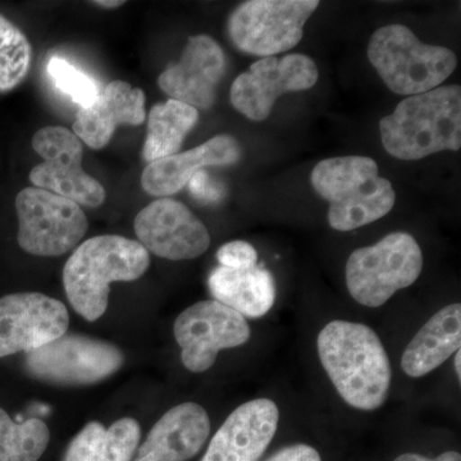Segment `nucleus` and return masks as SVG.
Returning a JSON list of instances; mask_svg holds the SVG:
<instances>
[{"instance_id":"nucleus-1","label":"nucleus","mask_w":461,"mask_h":461,"mask_svg":"<svg viewBox=\"0 0 461 461\" xmlns=\"http://www.w3.org/2000/svg\"><path fill=\"white\" fill-rule=\"evenodd\" d=\"M317 348L321 366L348 405L364 411L384 405L393 369L381 339L371 327L330 321L318 335Z\"/></svg>"},{"instance_id":"nucleus-2","label":"nucleus","mask_w":461,"mask_h":461,"mask_svg":"<svg viewBox=\"0 0 461 461\" xmlns=\"http://www.w3.org/2000/svg\"><path fill=\"white\" fill-rule=\"evenodd\" d=\"M149 266V251L135 240L118 235L86 240L63 268L67 299L85 320L98 321L107 312L111 284L139 280Z\"/></svg>"},{"instance_id":"nucleus-3","label":"nucleus","mask_w":461,"mask_h":461,"mask_svg":"<svg viewBox=\"0 0 461 461\" xmlns=\"http://www.w3.org/2000/svg\"><path fill=\"white\" fill-rule=\"evenodd\" d=\"M382 145L390 156L420 160L461 147V89L459 85L409 96L393 114L379 122Z\"/></svg>"},{"instance_id":"nucleus-4","label":"nucleus","mask_w":461,"mask_h":461,"mask_svg":"<svg viewBox=\"0 0 461 461\" xmlns=\"http://www.w3.org/2000/svg\"><path fill=\"white\" fill-rule=\"evenodd\" d=\"M313 189L330 204L333 230L348 232L381 220L396 202L393 184L381 177L375 159L350 156L330 158L314 167Z\"/></svg>"},{"instance_id":"nucleus-5","label":"nucleus","mask_w":461,"mask_h":461,"mask_svg":"<svg viewBox=\"0 0 461 461\" xmlns=\"http://www.w3.org/2000/svg\"><path fill=\"white\" fill-rule=\"evenodd\" d=\"M368 59L388 89L408 96L439 87L457 65L453 50L424 44L402 25L384 26L373 33Z\"/></svg>"},{"instance_id":"nucleus-6","label":"nucleus","mask_w":461,"mask_h":461,"mask_svg":"<svg viewBox=\"0 0 461 461\" xmlns=\"http://www.w3.org/2000/svg\"><path fill=\"white\" fill-rule=\"evenodd\" d=\"M423 269L417 240L393 232L373 247L354 250L346 263V285L355 302L368 308L386 304L397 291L411 286Z\"/></svg>"},{"instance_id":"nucleus-7","label":"nucleus","mask_w":461,"mask_h":461,"mask_svg":"<svg viewBox=\"0 0 461 461\" xmlns=\"http://www.w3.org/2000/svg\"><path fill=\"white\" fill-rule=\"evenodd\" d=\"M317 0H249L230 14V41L244 53L273 57L299 44Z\"/></svg>"},{"instance_id":"nucleus-8","label":"nucleus","mask_w":461,"mask_h":461,"mask_svg":"<svg viewBox=\"0 0 461 461\" xmlns=\"http://www.w3.org/2000/svg\"><path fill=\"white\" fill-rule=\"evenodd\" d=\"M16 212L18 245L32 256H63L84 239L89 229L81 205L38 187L18 193Z\"/></svg>"},{"instance_id":"nucleus-9","label":"nucleus","mask_w":461,"mask_h":461,"mask_svg":"<svg viewBox=\"0 0 461 461\" xmlns=\"http://www.w3.org/2000/svg\"><path fill=\"white\" fill-rule=\"evenodd\" d=\"M122 351L111 342L84 335H63L26 353L32 377L60 386L98 384L120 371Z\"/></svg>"},{"instance_id":"nucleus-10","label":"nucleus","mask_w":461,"mask_h":461,"mask_svg":"<svg viewBox=\"0 0 461 461\" xmlns=\"http://www.w3.org/2000/svg\"><path fill=\"white\" fill-rule=\"evenodd\" d=\"M32 148L42 158L30 172L33 187L89 208H99L105 202L103 185L83 168V142L74 131L62 126L44 127L33 135Z\"/></svg>"},{"instance_id":"nucleus-11","label":"nucleus","mask_w":461,"mask_h":461,"mask_svg":"<svg viewBox=\"0 0 461 461\" xmlns=\"http://www.w3.org/2000/svg\"><path fill=\"white\" fill-rule=\"evenodd\" d=\"M173 332L181 348L182 363L194 373L208 371L220 351L247 344L251 335L245 317L215 300L185 309Z\"/></svg>"},{"instance_id":"nucleus-12","label":"nucleus","mask_w":461,"mask_h":461,"mask_svg":"<svg viewBox=\"0 0 461 461\" xmlns=\"http://www.w3.org/2000/svg\"><path fill=\"white\" fill-rule=\"evenodd\" d=\"M318 77L317 65L305 54L263 58L233 81L230 103L249 120L262 122L282 94L312 89Z\"/></svg>"},{"instance_id":"nucleus-13","label":"nucleus","mask_w":461,"mask_h":461,"mask_svg":"<svg viewBox=\"0 0 461 461\" xmlns=\"http://www.w3.org/2000/svg\"><path fill=\"white\" fill-rule=\"evenodd\" d=\"M69 314L59 300L41 293L0 297V357L29 353L68 330Z\"/></svg>"},{"instance_id":"nucleus-14","label":"nucleus","mask_w":461,"mask_h":461,"mask_svg":"<svg viewBox=\"0 0 461 461\" xmlns=\"http://www.w3.org/2000/svg\"><path fill=\"white\" fill-rule=\"evenodd\" d=\"M135 232L148 251L176 262L195 259L211 245L204 223L175 199H158L145 206L136 215Z\"/></svg>"},{"instance_id":"nucleus-15","label":"nucleus","mask_w":461,"mask_h":461,"mask_svg":"<svg viewBox=\"0 0 461 461\" xmlns=\"http://www.w3.org/2000/svg\"><path fill=\"white\" fill-rule=\"evenodd\" d=\"M226 69L222 48L208 35L189 39L180 60L158 78V85L171 99L195 109H209L215 102L217 85Z\"/></svg>"},{"instance_id":"nucleus-16","label":"nucleus","mask_w":461,"mask_h":461,"mask_svg":"<svg viewBox=\"0 0 461 461\" xmlns=\"http://www.w3.org/2000/svg\"><path fill=\"white\" fill-rule=\"evenodd\" d=\"M280 411L269 399L251 400L230 412L202 461H258L271 445Z\"/></svg>"},{"instance_id":"nucleus-17","label":"nucleus","mask_w":461,"mask_h":461,"mask_svg":"<svg viewBox=\"0 0 461 461\" xmlns=\"http://www.w3.org/2000/svg\"><path fill=\"white\" fill-rule=\"evenodd\" d=\"M145 93L126 81H112L87 107L76 113L74 133L91 149H103L121 124L139 126L147 120Z\"/></svg>"},{"instance_id":"nucleus-18","label":"nucleus","mask_w":461,"mask_h":461,"mask_svg":"<svg viewBox=\"0 0 461 461\" xmlns=\"http://www.w3.org/2000/svg\"><path fill=\"white\" fill-rule=\"evenodd\" d=\"M240 157L241 148L233 136H214L200 147L149 163L141 175V186L149 195L167 198L180 193L205 167L230 166Z\"/></svg>"},{"instance_id":"nucleus-19","label":"nucleus","mask_w":461,"mask_h":461,"mask_svg":"<svg viewBox=\"0 0 461 461\" xmlns=\"http://www.w3.org/2000/svg\"><path fill=\"white\" fill-rule=\"evenodd\" d=\"M211 433L208 412L185 402L166 412L139 448L135 461H187L202 450Z\"/></svg>"},{"instance_id":"nucleus-20","label":"nucleus","mask_w":461,"mask_h":461,"mask_svg":"<svg viewBox=\"0 0 461 461\" xmlns=\"http://www.w3.org/2000/svg\"><path fill=\"white\" fill-rule=\"evenodd\" d=\"M460 345L461 305L450 304L437 312L406 346L402 371L411 378L424 377L459 351Z\"/></svg>"},{"instance_id":"nucleus-21","label":"nucleus","mask_w":461,"mask_h":461,"mask_svg":"<svg viewBox=\"0 0 461 461\" xmlns=\"http://www.w3.org/2000/svg\"><path fill=\"white\" fill-rule=\"evenodd\" d=\"M208 286L215 302L242 317H263L275 304V280L271 272L260 266L250 269L217 267L209 276Z\"/></svg>"},{"instance_id":"nucleus-22","label":"nucleus","mask_w":461,"mask_h":461,"mask_svg":"<svg viewBox=\"0 0 461 461\" xmlns=\"http://www.w3.org/2000/svg\"><path fill=\"white\" fill-rule=\"evenodd\" d=\"M140 437V424L132 418L114 421L109 429L90 421L67 447L65 461H131Z\"/></svg>"},{"instance_id":"nucleus-23","label":"nucleus","mask_w":461,"mask_h":461,"mask_svg":"<svg viewBox=\"0 0 461 461\" xmlns=\"http://www.w3.org/2000/svg\"><path fill=\"white\" fill-rule=\"evenodd\" d=\"M199 121L198 109L168 99L149 112L148 132L142 157L148 163L177 154L187 133Z\"/></svg>"},{"instance_id":"nucleus-24","label":"nucleus","mask_w":461,"mask_h":461,"mask_svg":"<svg viewBox=\"0 0 461 461\" xmlns=\"http://www.w3.org/2000/svg\"><path fill=\"white\" fill-rule=\"evenodd\" d=\"M50 441L44 421L30 418L17 423L0 408V461H38Z\"/></svg>"},{"instance_id":"nucleus-25","label":"nucleus","mask_w":461,"mask_h":461,"mask_svg":"<svg viewBox=\"0 0 461 461\" xmlns=\"http://www.w3.org/2000/svg\"><path fill=\"white\" fill-rule=\"evenodd\" d=\"M32 58V44L25 33L0 14V93L14 90L25 80Z\"/></svg>"},{"instance_id":"nucleus-26","label":"nucleus","mask_w":461,"mask_h":461,"mask_svg":"<svg viewBox=\"0 0 461 461\" xmlns=\"http://www.w3.org/2000/svg\"><path fill=\"white\" fill-rule=\"evenodd\" d=\"M51 83L60 93L74 100L80 108L87 107L98 96V83L89 75L60 57H51L47 65Z\"/></svg>"},{"instance_id":"nucleus-27","label":"nucleus","mask_w":461,"mask_h":461,"mask_svg":"<svg viewBox=\"0 0 461 461\" xmlns=\"http://www.w3.org/2000/svg\"><path fill=\"white\" fill-rule=\"evenodd\" d=\"M217 259L221 267L230 269H250L258 266V253L247 241H230L218 250Z\"/></svg>"},{"instance_id":"nucleus-28","label":"nucleus","mask_w":461,"mask_h":461,"mask_svg":"<svg viewBox=\"0 0 461 461\" xmlns=\"http://www.w3.org/2000/svg\"><path fill=\"white\" fill-rule=\"evenodd\" d=\"M194 198L204 203H217L226 195L222 182L214 180L208 172L200 171L187 184Z\"/></svg>"},{"instance_id":"nucleus-29","label":"nucleus","mask_w":461,"mask_h":461,"mask_svg":"<svg viewBox=\"0 0 461 461\" xmlns=\"http://www.w3.org/2000/svg\"><path fill=\"white\" fill-rule=\"evenodd\" d=\"M266 461H321V457L313 446L296 444L281 448Z\"/></svg>"},{"instance_id":"nucleus-30","label":"nucleus","mask_w":461,"mask_h":461,"mask_svg":"<svg viewBox=\"0 0 461 461\" xmlns=\"http://www.w3.org/2000/svg\"><path fill=\"white\" fill-rule=\"evenodd\" d=\"M393 461H461V455L456 451H446L435 459H430V457L423 456V455L408 453L400 455Z\"/></svg>"},{"instance_id":"nucleus-31","label":"nucleus","mask_w":461,"mask_h":461,"mask_svg":"<svg viewBox=\"0 0 461 461\" xmlns=\"http://www.w3.org/2000/svg\"><path fill=\"white\" fill-rule=\"evenodd\" d=\"M93 5H95L96 7H102L105 9H114L121 7V5H124L122 0H96V2H93Z\"/></svg>"},{"instance_id":"nucleus-32","label":"nucleus","mask_w":461,"mask_h":461,"mask_svg":"<svg viewBox=\"0 0 461 461\" xmlns=\"http://www.w3.org/2000/svg\"><path fill=\"white\" fill-rule=\"evenodd\" d=\"M455 354H456V355H455V359H454L455 372H456L457 379H459V381H460V379H461L460 350L456 351V353H455Z\"/></svg>"}]
</instances>
